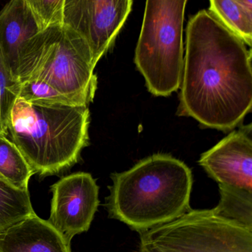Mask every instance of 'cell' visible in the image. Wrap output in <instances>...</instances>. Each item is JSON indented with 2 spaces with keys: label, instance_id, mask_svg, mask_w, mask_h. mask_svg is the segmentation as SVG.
<instances>
[{
  "label": "cell",
  "instance_id": "cell-1",
  "mask_svg": "<svg viewBox=\"0 0 252 252\" xmlns=\"http://www.w3.org/2000/svg\"><path fill=\"white\" fill-rule=\"evenodd\" d=\"M252 51L212 12L192 16L186 28V56L179 114L201 126L232 130L251 112Z\"/></svg>",
  "mask_w": 252,
  "mask_h": 252
},
{
  "label": "cell",
  "instance_id": "cell-2",
  "mask_svg": "<svg viewBox=\"0 0 252 252\" xmlns=\"http://www.w3.org/2000/svg\"><path fill=\"white\" fill-rule=\"evenodd\" d=\"M109 217L136 232L174 220L190 210L192 171L180 160L156 154L112 176Z\"/></svg>",
  "mask_w": 252,
  "mask_h": 252
},
{
  "label": "cell",
  "instance_id": "cell-3",
  "mask_svg": "<svg viewBox=\"0 0 252 252\" xmlns=\"http://www.w3.org/2000/svg\"><path fill=\"white\" fill-rule=\"evenodd\" d=\"M88 106H42L19 97L8 135L39 177L58 175L76 164L89 145Z\"/></svg>",
  "mask_w": 252,
  "mask_h": 252
},
{
  "label": "cell",
  "instance_id": "cell-4",
  "mask_svg": "<svg viewBox=\"0 0 252 252\" xmlns=\"http://www.w3.org/2000/svg\"><path fill=\"white\" fill-rule=\"evenodd\" d=\"M87 41L68 27L54 25L22 46L16 78L44 81L84 106L94 99L97 77Z\"/></svg>",
  "mask_w": 252,
  "mask_h": 252
},
{
  "label": "cell",
  "instance_id": "cell-5",
  "mask_svg": "<svg viewBox=\"0 0 252 252\" xmlns=\"http://www.w3.org/2000/svg\"><path fill=\"white\" fill-rule=\"evenodd\" d=\"M188 0H146L135 63L149 91L167 97L180 88L183 25Z\"/></svg>",
  "mask_w": 252,
  "mask_h": 252
},
{
  "label": "cell",
  "instance_id": "cell-6",
  "mask_svg": "<svg viewBox=\"0 0 252 252\" xmlns=\"http://www.w3.org/2000/svg\"><path fill=\"white\" fill-rule=\"evenodd\" d=\"M139 235L137 252H252V230L213 209H190Z\"/></svg>",
  "mask_w": 252,
  "mask_h": 252
},
{
  "label": "cell",
  "instance_id": "cell-7",
  "mask_svg": "<svg viewBox=\"0 0 252 252\" xmlns=\"http://www.w3.org/2000/svg\"><path fill=\"white\" fill-rule=\"evenodd\" d=\"M132 5L133 0H65L63 25L87 41L97 64L113 44Z\"/></svg>",
  "mask_w": 252,
  "mask_h": 252
},
{
  "label": "cell",
  "instance_id": "cell-8",
  "mask_svg": "<svg viewBox=\"0 0 252 252\" xmlns=\"http://www.w3.org/2000/svg\"><path fill=\"white\" fill-rule=\"evenodd\" d=\"M47 221L68 245L75 235L87 232L99 208V188L90 173L78 172L61 178L50 187Z\"/></svg>",
  "mask_w": 252,
  "mask_h": 252
},
{
  "label": "cell",
  "instance_id": "cell-9",
  "mask_svg": "<svg viewBox=\"0 0 252 252\" xmlns=\"http://www.w3.org/2000/svg\"><path fill=\"white\" fill-rule=\"evenodd\" d=\"M199 164L218 185L252 191L251 125L232 132L202 154Z\"/></svg>",
  "mask_w": 252,
  "mask_h": 252
},
{
  "label": "cell",
  "instance_id": "cell-10",
  "mask_svg": "<svg viewBox=\"0 0 252 252\" xmlns=\"http://www.w3.org/2000/svg\"><path fill=\"white\" fill-rule=\"evenodd\" d=\"M0 252H71L62 235L36 214L0 234Z\"/></svg>",
  "mask_w": 252,
  "mask_h": 252
},
{
  "label": "cell",
  "instance_id": "cell-11",
  "mask_svg": "<svg viewBox=\"0 0 252 252\" xmlns=\"http://www.w3.org/2000/svg\"><path fill=\"white\" fill-rule=\"evenodd\" d=\"M40 31L25 0H10L0 10V49L16 80L22 46Z\"/></svg>",
  "mask_w": 252,
  "mask_h": 252
},
{
  "label": "cell",
  "instance_id": "cell-12",
  "mask_svg": "<svg viewBox=\"0 0 252 252\" xmlns=\"http://www.w3.org/2000/svg\"><path fill=\"white\" fill-rule=\"evenodd\" d=\"M35 213L28 189H18L0 179V234Z\"/></svg>",
  "mask_w": 252,
  "mask_h": 252
},
{
  "label": "cell",
  "instance_id": "cell-13",
  "mask_svg": "<svg viewBox=\"0 0 252 252\" xmlns=\"http://www.w3.org/2000/svg\"><path fill=\"white\" fill-rule=\"evenodd\" d=\"M33 175L32 168L16 145L7 136H0V177L14 188L27 190Z\"/></svg>",
  "mask_w": 252,
  "mask_h": 252
},
{
  "label": "cell",
  "instance_id": "cell-14",
  "mask_svg": "<svg viewBox=\"0 0 252 252\" xmlns=\"http://www.w3.org/2000/svg\"><path fill=\"white\" fill-rule=\"evenodd\" d=\"M219 189L220 199L215 212L252 230V191L220 184Z\"/></svg>",
  "mask_w": 252,
  "mask_h": 252
},
{
  "label": "cell",
  "instance_id": "cell-15",
  "mask_svg": "<svg viewBox=\"0 0 252 252\" xmlns=\"http://www.w3.org/2000/svg\"><path fill=\"white\" fill-rule=\"evenodd\" d=\"M209 10L246 44L252 43V13L235 0H210Z\"/></svg>",
  "mask_w": 252,
  "mask_h": 252
},
{
  "label": "cell",
  "instance_id": "cell-16",
  "mask_svg": "<svg viewBox=\"0 0 252 252\" xmlns=\"http://www.w3.org/2000/svg\"><path fill=\"white\" fill-rule=\"evenodd\" d=\"M19 97L30 104L36 106H84L47 83L36 79L28 80L20 83Z\"/></svg>",
  "mask_w": 252,
  "mask_h": 252
},
{
  "label": "cell",
  "instance_id": "cell-17",
  "mask_svg": "<svg viewBox=\"0 0 252 252\" xmlns=\"http://www.w3.org/2000/svg\"><path fill=\"white\" fill-rule=\"evenodd\" d=\"M20 83L14 78L0 49V136H8L12 111L19 98Z\"/></svg>",
  "mask_w": 252,
  "mask_h": 252
},
{
  "label": "cell",
  "instance_id": "cell-18",
  "mask_svg": "<svg viewBox=\"0 0 252 252\" xmlns=\"http://www.w3.org/2000/svg\"><path fill=\"white\" fill-rule=\"evenodd\" d=\"M32 11L40 31L54 25H63L65 0H25Z\"/></svg>",
  "mask_w": 252,
  "mask_h": 252
},
{
  "label": "cell",
  "instance_id": "cell-19",
  "mask_svg": "<svg viewBox=\"0 0 252 252\" xmlns=\"http://www.w3.org/2000/svg\"><path fill=\"white\" fill-rule=\"evenodd\" d=\"M241 4L247 11L252 13V0H235Z\"/></svg>",
  "mask_w": 252,
  "mask_h": 252
},
{
  "label": "cell",
  "instance_id": "cell-20",
  "mask_svg": "<svg viewBox=\"0 0 252 252\" xmlns=\"http://www.w3.org/2000/svg\"><path fill=\"white\" fill-rule=\"evenodd\" d=\"M0 179H1V177H0Z\"/></svg>",
  "mask_w": 252,
  "mask_h": 252
}]
</instances>
